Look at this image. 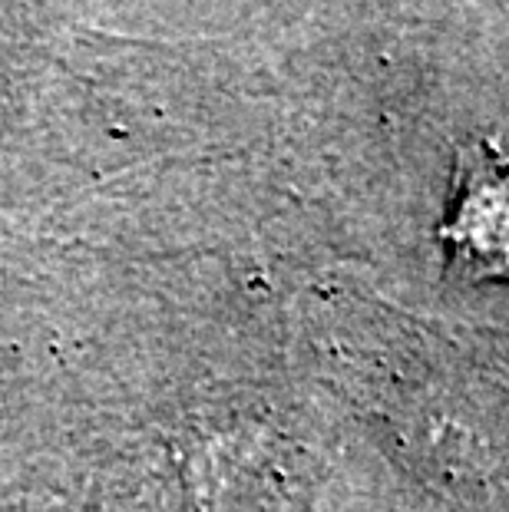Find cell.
Here are the masks:
<instances>
[{"label":"cell","instance_id":"6da1fadb","mask_svg":"<svg viewBox=\"0 0 509 512\" xmlns=\"http://www.w3.org/2000/svg\"><path fill=\"white\" fill-rule=\"evenodd\" d=\"M453 245L460 261L480 268L483 278L509 275V172L473 182L457 212Z\"/></svg>","mask_w":509,"mask_h":512}]
</instances>
